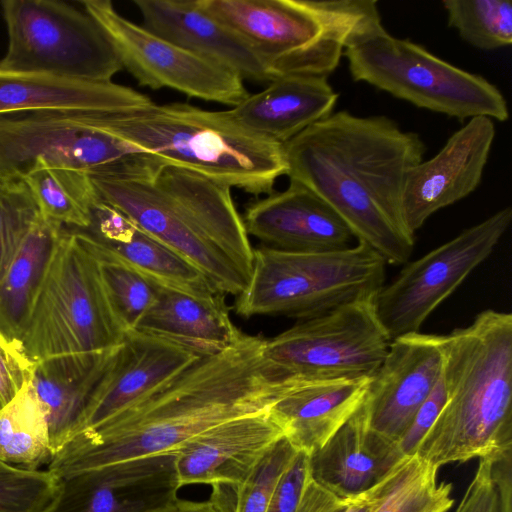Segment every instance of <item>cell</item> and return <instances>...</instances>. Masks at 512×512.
I'll use <instances>...</instances> for the list:
<instances>
[{
	"mask_svg": "<svg viewBox=\"0 0 512 512\" xmlns=\"http://www.w3.org/2000/svg\"><path fill=\"white\" fill-rule=\"evenodd\" d=\"M63 230L40 216L0 281V334L11 343L21 346Z\"/></svg>",
	"mask_w": 512,
	"mask_h": 512,
	"instance_id": "cell-28",
	"label": "cell"
},
{
	"mask_svg": "<svg viewBox=\"0 0 512 512\" xmlns=\"http://www.w3.org/2000/svg\"><path fill=\"white\" fill-rule=\"evenodd\" d=\"M283 437L269 409L212 426L170 451L179 487L207 484L236 488Z\"/></svg>",
	"mask_w": 512,
	"mask_h": 512,
	"instance_id": "cell-17",
	"label": "cell"
},
{
	"mask_svg": "<svg viewBox=\"0 0 512 512\" xmlns=\"http://www.w3.org/2000/svg\"><path fill=\"white\" fill-rule=\"evenodd\" d=\"M270 63L274 79L328 77L344 50L383 29L373 0H197Z\"/></svg>",
	"mask_w": 512,
	"mask_h": 512,
	"instance_id": "cell-6",
	"label": "cell"
},
{
	"mask_svg": "<svg viewBox=\"0 0 512 512\" xmlns=\"http://www.w3.org/2000/svg\"><path fill=\"white\" fill-rule=\"evenodd\" d=\"M199 358L187 349L140 331L126 333L75 435L147 399Z\"/></svg>",
	"mask_w": 512,
	"mask_h": 512,
	"instance_id": "cell-18",
	"label": "cell"
},
{
	"mask_svg": "<svg viewBox=\"0 0 512 512\" xmlns=\"http://www.w3.org/2000/svg\"><path fill=\"white\" fill-rule=\"evenodd\" d=\"M154 177L90 176L101 201L193 264L219 293L241 294L254 249L230 200L183 170Z\"/></svg>",
	"mask_w": 512,
	"mask_h": 512,
	"instance_id": "cell-4",
	"label": "cell"
},
{
	"mask_svg": "<svg viewBox=\"0 0 512 512\" xmlns=\"http://www.w3.org/2000/svg\"><path fill=\"white\" fill-rule=\"evenodd\" d=\"M166 163L110 133L98 111L26 110L0 114V177L24 179L42 168L88 175L152 177Z\"/></svg>",
	"mask_w": 512,
	"mask_h": 512,
	"instance_id": "cell-8",
	"label": "cell"
},
{
	"mask_svg": "<svg viewBox=\"0 0 512 512\" xmlns=\"http://www.w3.org/2000/svg\"><path fill=\"white\" fill-rule=\"evenodd\" d=\"M309 475V456L297 451L280 476L266 512H295Z\"/></svg>",
	"mask_w": 512,
	"mask_h": 512,
	"instance_id": "cell-40",
	"label": "cell"
},
{
	"mask_svg": "<svg viewBox=\"0 0 512 512\" xmlns=\"http://www.w3.org/2000/svg\"><path fill=\"white\" fill-rule=\"evenodd\" d=\"M116 348L59 355L34 364L30 383L45 414L55 454L77 432Z\"/></svg>",
	"mask_w": 512,
	"mask_h": 512,
	"instance_id": "cell-25",
	"label": "cell"
},
{
	"mask_svg": "<svg viewBox=\"0 0 512 512\" xmlns=\"http://www.w3.org/2000/svg\"><path fill=\"white\" fill-rule=\"evenodd\" d=\"M443 371L439 335L412 333L390 341L363 402L369 428L397 443Z\"/></svg>",
	"mask_w": 512,
	"mask_h": 512,
	"instance_id": "cell-16",
	"label": "cell"
},
{
	"mask_svg": "<svg viewBox=\"0 0 512 512\" xmlns=\"http://www.w3.org/2000/svg\"><path fill=\"white\" fill-rule=\"evenodd\" d=\"M372 299L358 300L323 315L297 321L265 339L263 358L285 384L372 377L390 340Z\"/></svg>",
	"mask_w": 512,
	"mask_h": 512,
	"instance_id": "cell-11",
	"label": "cell"
},
{
	"mask_svg": "<svg viewBox=\"0 0 512 512\" xmlns=\"http://www.w3.org/2000/svg\"><path fill=\"white\" fill-rule=\"evenodd\" d=\"M438 469L416 454L402 457L385 475L381 498L371 512H448L453 485L438 480Z\"/></svg>",
	"mask_w": 512,
	"mask_h": 512,
	"instance_id": "cell-31",
	"label": "cell"
},
{
	"mask_svg": "<svg viewBox=\"0 0 512 512\" xmlns=\"http://www.w3.org/2000/svg\"><path fill=\"white\" fill-rule=\"evenodd\" d=\"M511 220V207L502 208L422 257L406 262L390 283H384L372 303L389 340L420 332L430 314L490 256Z\"/></svg>",
	"mask_w": 512,
	"mask_h": 512,
	"instance_id": "cell-13",
	"label": "cell"
},
{
	"mask_svg": "<svg viewBox=\"0 0 512 512\" xmlns=\"http://www.w3.org/2000/svg\"><path fill=\"white\" fill-rule=\"evenodd\" d=\"M151 102L145 94L112 81L74 80L0 64V114L42 109L114 111Z\"/></svg>",
	"mask_w": 512,
	"mask_h": 512,
	"instance_id": "cell-27",
	"label": "cell"
},
{
	"mask_svg": "<svg viewBox=\"0 0 512 512\" xmlns=\"http://www.w3.org/2000/svg\"><path fill=\"white\" fill-rule=\"evenodd\" d=\"M439 339L446 399L414 454L440 468L512 452V314L486 309Z\"/></svg>",
	"mask_w": 512,
	"mask_h": 512,
	"instance_id": "cell-3",
	"label": "cell"
},
{
	"mask_svg": "<svg viewBox=\"0 0 512 512\" xmlns=\"http://www.w3.org/2000/svg\"><path fill=\"white\" fill-rule=\"evenodd\" d=\"M33 367L21 346L9 342L0 334V409L30 381Z\"/></svg>",
	"mask_w": 512,
	"mask_h": 512,
	"instance_id": "cell-39",
	"label": "cell"
},
{
	"mask_svg": "<svg viewBox=\"0 0 512 512\" xmlns=\"http://www.w3.org/2000/svg\"><path fill=\"white\" fill-rule=\"evenodd\" d=\"M149 32L239 75L260 83L274 76L269 61L195 1L135 0Z\"/></svg>",
	"mask_w": 512,
	"mask_h": 512,
	"instance_id": "cell-20",
	"label": "cell"
},
{
	"mask_svg": "<svg viewBox=\"0 0 512 512\" xmlns=\"http://www.w3.org/2000/svg\"><path fill=\"white\" fill-rule=\"evenodd\" d=\"M296 452L285 437L277 441L248 479L232 489L231 512H266L273 490Z\"/></svg>",
	"mask_w": 512,
	"mask_h": 512,
	"instance_id": "cell-38",
	"label": "cell"
},
{
	"mask_svg": "<svg viewBox=\"0 0 512 512\" xmlns=\"http://www.w3.org/2000/svg\"><path fill=\"white\" fill-rule=\"evenodd\" d=\"M62 482V494L49 512H137V490L119 474L89 473Z\"/></svg>",
	"mask_w": 512,
	"mask_h": 512,
	"instance_id": "cell-34",
	"label": "cell"
},
{
	"mask_svg": "<svg viewBox=\"0 0 512 512\" xmlns=\"http://www.w3.org/2000/svg\"><path fill=\"white\" fill-rule=\"evenodd\" d=\"M446 399L443 376L436 384L428 399L423 403L409 427L397 442L403 456L413 455L421 439L430 429L440 413Z\"/></svg>",
	"mask_w": 512,
	"mask_h": 512,
	"instance_id": "cell-41",
	"label": "cell"
},
{
	"mask_svg": "<svg viewBox=\"0 0 512 512\" xmlns=\"http://www.w3.org/2000/svg\"><path fill=\"white\" fill-rule=\"evenodd\" d=\"M455 512H512V452L479 460Z\"/></svg>",
	"mask_w": 512,
	"mask_h": 512,
	"instance_id": "cell-37",
	"label": "cell"
},
{
	"mask_svg": "<svg viewBox=\"0 0 512 512\" xmlns=\"http://www.w3.org/2000/svg\"><path fill=\"white\" fill-rule=\"evenodd\" d=\"M47 221L68 228L85 229L99 199L88 174L65 168H42L24 179Z\"/></svg>",
	"mask_w": 512,
	"mask_h": 512,
	"instance_id": "cell-30",
	"label": "cell"
},
{
	"mask_svg": "<svg viewBox=\"0 0 512 512\" xmlns=\"http://www.w3.org/2000/svg\"><path fill=\"white\" fill-rule=\"evenodd\" d=\"M290 181L323 199L357 242L387 264H405L415 235L402 215L408 172L423 160L421 136L385 115L333 112L283 144Z\"/></svg>",
	"mask_w": 512,
	"mask_h": 512,
	"instance_id": "cell-2",
	"label": "cell"
},
{
	"mask_svg": "<svg viewBox=\"0 0 512 512\" xmlns=\"http://www.w3.org/2000/svg\"><path fill=\"white\" fill-rule=\"evenodd\" d=\"M231 499H228L225 488H213V494L205 501L181 499L172 500L143 512H231Z\"/></svg>",
	"mask_w": 512,
	"mask_h": 512,
	"instance_id": "cell-43",
	"label": "cell"
},
{
	"mask_svg": "<svg viewBox=\"0 0 512 512\" xmlns=\"http://www.w3.org/2000/svg\"><path fill=\"white\" fill-rule=\"evenodd\" d=\"M371 378L298 384L284 392L269 412L292 447L310 456L361 406Z\"/></svg>",
	"mask_w": 512,
	"mask_h": 512,
	"instance_id": "cell-24",
	"label": "cell"
},
{
	"mask_svg": "<svg viewBox=\"0 0 512 512\" xmlns=\"http://www.w3.org/2000/svg\"><path fill=\"white\" fill-rule=\"evenodd\" d=\"M494 120L478 116L468 119L444 146L422 160L407 174L402 215L415 235L435 212L470 195L482 180L495 139Z\"/></svg>",
	"mask_w": 512,
	"mask_h": 512,
	"instance_id": "cell-15",
	"label": "cell"
},
{
	"mask_svg": "<svg viewBox=\"0 0 512 512\" xmlns=\"http://www.w3.org/2000/svg\"><path fill=\"white\" fill-rule=\"evenodd\" d=\"M69 229L159 286L202 298L221 294L193 264L100 199L89 227Z\"/></svg>",
	"mask_w": 512,
	"mask_h": 512,
	"instance_id": "cell-21",
	"label": "cell"
},
{
	"mask_svg": "<svg viewBox=\"0 0 512 512\" xmlns=\"http://www.w3.org/2000/svg\"><path fill=\"white\" fill-rule=\"evenodd\" d=\"M54 455L45 414L29 381L0 409V461L40 470Z\"/></svg>",
	"mask_w": 512,
	"mask_h": 512,
	"instance_id": "cell-29",
	"label": "cell"
},
{
	"mask_svg": "<svg viewBox=\"0 0 512 512\" xmlns=\"http://www.w3.org/2000/svg\"><path fill=\"white\" fill-rule=\"evenodd\" d=\"M242 218L248 235L277 250L336 251L356 241L346 223L323 199L295 181L283 191L250 202Z\"/></svg>",
	"mask_w": 512,
	"mask_h": 512,
	"instance_id": "cell-19",
	"label": "cell"
},
{
	"mask_svg": "<svg viewBox=\"0 0 512 512\" xmlns=\"http://www.w3.org/2000/svg\"><path fill=\"white\" fill-rule=\"evenodd\" d=\"M63 482L49 469L27 470L0 461V512H49Z\"/></svg>",
	"mask_w": 512,
	"mask_h": 512,
	"instance_id": "cell-35",
	"label": "cell"
},
{
	"mask_svg": "<svg viewBox=\"0 0 512 512\" xmlns=\"http://www.w3.org/2000/svg\"><path fill=\"white\" fill-rule=\"evenodd\" d=\"M225 295L197 297L160 286L136 330L178 345L199 357L228 348L241 331L233 324Z\"/></svg>",
	"mask_w": 512,
	"mask_h": 512,
	"instance_id": "cell-26",
	"label": "cell"
},
{
	"mask_svg": "<svg viewBox=\"0 0 512 512\" xmlns=\"http://www.w3.org/2000/svg\"><path fill=\"white\" fill-rule=\"evenodd\" d=\"M404 457L397 443L373 432L363 403L318 451L309 456L312 478L349 499L378 483Z\"/></svg>",
	"mask_w": 512,
	"mask_h": 512,
	"instance_id": "cell-22",
	"label": "cell"
},
{
	"mask_svg": "<svg viewBox=\"0 0 512 512\" xmlns=\"http://www.w3.org/2000/svg\"><path fill=\"white\" fill-rule=\"evenodd\" d=\"M265 339L241 331L135 406L69 439L47 467L61 480L137 457L170 452L198 433L267 410L290 386L263 358Z\"/></svg>",
	"mask_w": 512,
	"mask_h": 512,
	"instance_id": "cell-1",
	"label": "cell"
},
{
	"mask_svg": "<svg viewBox=\"0 0 512 512\" xmlns=\"http://www.w3.org/2000/svg\"><path fill=\"white\" fill-rule=\"evenodd\" d=\"M71 232L94 256L106 298L120 329L124 334L136 330L155 302L160 286Z\"/></svg>",
	"mask_w": 512,
	"mask_h": 512,
	"instance_id": "cell-32",
	"label": "cell"
},
{
	"mask_svg": "<svg viewBox=\"0 0 512 512\" xmlns=\"http://www.w3.org/2000/svg\"><path fill=\"white\" fill-rule=\"evenodd\" d=\"M447 23L459 36L480 50H495L512 43L511 0H444Z\"/></svg>",
	"mask_w": 512,
	"mask_h": 512,
	"instance_id": "cell-33",
	"label": "cell"
},
{
	"mask_svg": "<svg viewBox=\"0 0 512 512\" xmlns=\"http://www.w3.org/2000/svg\"><path fill=\"white\" fill-rule=\"evenodd\" d=\"M386 261L364 243L327 252H288L264 245L253 252L249 284L238 296L242 317L305 320L373 298L385 282Z\"/></svg>",
	"mask_w": 512,
	"mask_h": 512,
	"instance_id": "cell-7",
	"label": "cell"
},
{
	"mask_svg": "<svg viewBox=\"0 0 512 512\" xmlns=\"http://www.w3.org/2000/svg\"><path fill=\"white\" fill-rule=\"evenodd\" d=\"M350 500L336 496L310 474L295 512H344Z\"/></svg>",
	"mask_w": 512,
	"mask_h": 512,
	"instance_id": "cell-42",
	"label": "cell"
},
{
	"mask_svg": "<svg viewBox=\"0 0 512 512\" xmlns=\"http://www.w3.org/2000/svg\"><path fill=\"white\" fill-rule=\"evenodd\" d=\"M40 216L24 180L0 177V281Z\"/></svg>",
	"mask_w": 512,
	"mask_h": 512,
	"instance_id": "cell-36",
	"label": "cell"
},
{
	"mask_svg": "<svg viewBox=\"0 0 512 512\" xmlns=\"http://www.w3.org/2000/svg\"><path fill=\"white\" fill-rule=\"evenodd\" d=\"M338 93L328 77L287 75L229 109L230 115L250 131L284 144L311 125L328 117Z\"/></svg>",
	"mask_w": 512,
	"mask_h": 512,
	"instance_id": "cell-23",
	"label": "cell"
},
{
	"mask_svg": "<svg viewBox=\"0 0 512 512\" xmlns=\"http://www.w3.org/2000/svg\"><path fill=\"white\" fill-rule=\"evenodd\" d=\"M124 333L106 298L97 262L64 227L21 339L33 364L49 357L116 348Z\"/></svg>",
	"mask_w": 512,
	"mask_h": 512,
	"instance_id": "cell-10",
	"label": "cell"
},
{
	"mask_svg": "<svg viewBox=\"0 0 512 512\" xmlns=\"http://www.w3.org/2000/svg\"><path fill=\"white\" fill-rule=\"evenodd\" d=\"M83 9L99 24L122 68L141 86L163 87L232 107L249 96L243 79L149 32L120 15L108 0H85Z\"/></svg>",
	"mask_w": 512,
	"mask_h": 512,
	"instance_id": "cell-14",
	"label": "cell"
},
{
	"mask_svg": "<svg viewBox=\"0 0 512 512\" xmlns=\"http://www.w3.org/2000/svg\"><path fill=\"white\" fill-rule=\"evenodd\" d=\"M104 129L131 145L256 197L286 175L283 144L264 138L229 113L185 103L98 111Z\"/></svg>",
	"mask_w": 512,
	"mask_h": 512,
	"instance_id": "cell-5",
	"label": "cell"
},
{
	"mask_svg": "<svg viewBox=\"0 0 512 512\" xmlns=\"http://www.w3.org/2000/svg\"><path fill=\"white\" fill-rule=\"evenodd\" d=\"M384 478L367 491L352 497L344 512H371L381 498Z\"/></svg>",
	"mask_w": 512,
	"mask_h": 512,
	"instance_id": "cell-44",
	"label": "cell"
},
{
	"mask_svg": "<svg viewBox=\"0 0 512 512\" xmlns=\"http://www.w3.org/2000/svg\"><path fill=\"white\" fill-rule=\"evenodd\" d=\"M8 47L6 68L110 82L121 62L99 24L83 9L57 0L0 2Z\"/></svg>",
	"mask_w": 512,
	"mask_h": 512,
	"instance_id": "cell-12",
	"label": "cell"
},
{
	"mask_svg": "<svg viewBox=\"0 0 512 512\" xmlns=\"http://www.w3.org/2000/svg\"><path fill=\"white\" fill-rule=\"evenodd\" d=\"M351 77L412 105L464 121L509 118L502 92L481 75L460 69L385 28L344 50Z\"/></svg>",
	"mask_w": 512,
	"mask_h": 512,
	"instance_id": "cell-9",
	"label": "cell"
}]
</instances>
